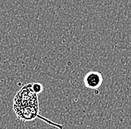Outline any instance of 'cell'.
I'll return each instance as SVG.
<instances>
[{
	"label": "cell",
	"mask_w": 131,
	"mask_h": 129,
	"mask_svg": "<svg viewBox=\"0 0 131 129\" xmlns=\"http://www.w3.org/2000/svg\"><path fill=\"white\" fill-rule=\"evenodd\" d=\"M32 88L33 90L38 95L39 93H41L43 90V86L40 83L38 82H35V83H32Z\"/></svg>",
	"instance_id": "cell-2"
},
{
	"label": "cell",
	"mask_w": 131,
	"mask_h": 129,
	"mask_svg": "<svg viewBox=\"0 0 131 129\" xmlns=\"http://www.w3.org/2000/svg\"><path fill=\"white\" fill-rule=\"evenodd\" d=\"M103 83V77L102 75L98 72L92 71L86 74L83 84L87 88L97 90L101 86Z\"/></svg>",
	"instance_id": "cell-1"
}]
</instances>
